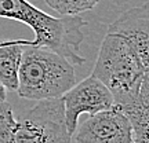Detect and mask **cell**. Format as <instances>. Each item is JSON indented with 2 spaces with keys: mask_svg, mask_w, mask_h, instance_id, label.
<instances>
[{
  "mask_svg": "<svg viewBox=\"0 0 149 143\" xmlns=\"http://www.w3.org/2000/svg\"><path fill=\"white\" fill-rule=\"evenodd\" d=\"M0 18L22 22L33 30V40H13L17 44L54 51L73 66L86 62L80 55V44L84 40L83 28L87 22L79 15L53 17L28 0H0Z\"/></svg>",
  "mask_w": 149,
  "mask_h": 143,
  "instance_id": "6da1fadb",
  "label": "cell"
},
{
  "mask_svg": "<svg viewBox=\"0 0 149 143\" xmlns=\"http://www.w3.org/2000/svg\"><path fill=\"white\" fill-rule=\"evenodd\" d=\"M90 76L107 87L119 110L134 105L149 85V68L144 66L133 48L116 35L104 39Z\"/></svg>",
  "mask_w": 149,
  "mask_h": 143,
  "instance_id": "7a4b0ae2",
  "label": "cell"
},
{
  "mask_svg": "<svg viewBox=\"0 0 149 143\" xmlns=\"http://www.w3.org/2000/svg\"><path fill=\"white\" fill-rule=\"evenodd\" d=\"M74 85V66L64 57L46 48L22 50L18 68V95L24 99L61 98Z\"/></svg>",
  "mask_w": 149,
  "mask_h": 143,
  "instance_id": "3957f363",
  "label": "cell"
},
{
  "mask_svg": "<svg viewBox=\"0 0 149 143\" xmlns=\"http://www.w3.org/2000/svg\"><path fill=\"white\" fill-rule=\"evenodd\" d=\"M61 98L39 101L17 120L15 143H70Z\"/></svg>",
  "mask_w": 149,
  "mask_h": 143,
  "instance_id": "277c9868",
  "label": "cell"
},
{
  "mask_svg": "<svg viewBox=\"0 0 149 143\" xmlns=\"http://www.w3.org/2000/svg\"><path fill=\"white\" fill-rule=\"evenodd\" d=\"M65 109V122L70 135L76 132L80 114L94 116L113 107V98L101 81L93 76L74 84L61 96Z\"/></svg>",
  "mask_w": 149,
  "mask_h": 143,
  "instance_id": "5b68a950",
  "label": "cell"
},
{
  "mask_svg": "<svg viewBox=\"0 0 149 143\" xmlns=\"http://www.w3.org/2000/svg\"><path fill=\"white\" fill-rule=\"evenodd\" d=\"M76 143H133V128L117 107L88 116L79 127Z\"/></svg>",
  "mask_w": 149,
  "mask_h": 143,
  "instance_id": "8992f818",
  "label": "cell"
},
{
  "mask_svg": "<svg viewBox=\"0 0 149 143\" xmlns=\"http://www.w3.org/2000/svg\"><path fill=\"white\" fill-rule=\"evenodd\" d=\"M148 3L124 11L108 26L109 35L122 37L138 55L144 66L149 68V17Z\"/></svg>",
  "mask_w": 149,
  "mask_h": 143,
  "instance_id": "52a82bcc",
  "label": "cell"
},
{
  "mask_svg": "<svg viewBox=\"0 0 149 143\" xmlns=\"http://www.w3.org/2000/svg\"><path fill=\"white\" fill-rule=\"evenodd\" d=\"M24 46L13 40L0 41V83L7 91L18 88V68L21 62Z\"/></svg>",
  "mask_w": 149,
  "mask_h": 143,
  "instance_id": "ba28073f",
  "label": "cell"
},
{
  "mask_svg": "<svg viewBox=\"0 0 149 143\" xmlns=\"http://www.w3.org/2000/svg\"><path fill=\"white\" fill-rule=\"evenodd\" d=\"M46 4L58 12L59 17H73L80 12L93 10L100 0H44Z\"/></svg>",
  "mask_w": 149,
  "mask_h": 143,
  "instance_id": "9c48e42d",
  "label": "cell"
},
{
  "mask_svg": "<svg viewBox=\"0 0 149 143\" xmlns=\"http://www.w3.org/2000/svg\"><path fill=\"white\" fill-rule=\"evenodd\" d=\"M17 118L7 102L0 103V143H15Z\"/></svg>",
  "mask_w": 149,
  "mask_h": 143,
  "instance_id": "30bf717a",
  "label": "cell"
},
{
  "mask_svg": "<svg viewBox=\"0 0 149 143\" xmlns=\"http://www.w3.org/2000/svg\"><path fill=\"white\" fill-rule=\"evenodd\" d=\"M6 99H7V90L4 88V85L0 83V103L1 102H7Z\"/></svg>",
  "mask_w": 149,
  "mask_h": 143,
  "instance_id": "8fae6325",
  "label": "cell"
}]
</instances>
